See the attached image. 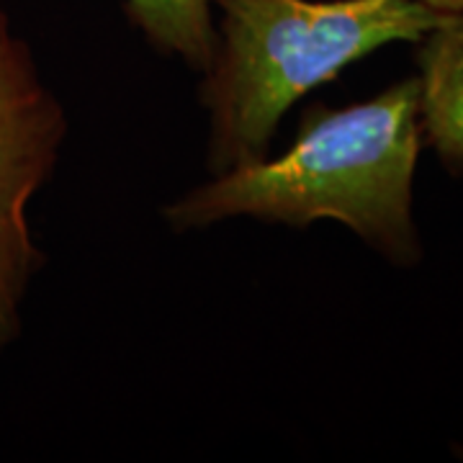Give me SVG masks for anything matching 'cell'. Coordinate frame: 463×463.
Returning a JSON list of instances; mask_svg holds the SVG:
<instances>
[{
    "mask_svg": "<svg viewBox=\"0 0 463 463\" xmlns=\"http://www.w3.org/2000/svg\"><path fill=\"white\" fill-rule=\"evenodd\" d=\"M65 134V109L0 0V355L21 332L24 298L44 263L26 212L52 178Z\"/></svg>",
    "mask_w": 463,
    "mask_h": 463,
    "instance_id": "cell-3",
    "label": "cell"
},
{
    "mask_svg": "<svg viewBox=\"0 0 463 463\" xmlns=\"http://www.w3.org/2000/svg\"><path fill=\"white\" fill-rule=\"evenodd\" d=\"M420 147V83L407 78L340 111L309 106L283 157L214 175L167 206L165 219L175 232L240 214L288 227L335 219L394 265L412 268L422 258L412 219Z\"/></svg>",
    "mask_w": 463,
    "mask_h": 463,
    "instance_id": "cell-1",
    "label": "cell"
},
{
    "mask_svg": "<svg viewBox=\"0 0 463 463\" xmlns=\"http://www.w3.org/2000/svg\"><path fill=\"white\" fill-rule=\"evenodd\" d=\"M425 5H430L435 11H443V14H456L463 11V0H422Z\"/></svg>",
    "mask_w": 463,
    "mask_h": 463,
    "instance_id": "cell-6",
    "label": "cell"
},
{
    "mask_svg": "<svg viewBox=\"0 0 463 463\" xmlns=\"http://www.w3.org/2000/svg\"><path fill=\"white\" fill-rule=\"evenodd\" d=\"M417 62L422 139L463 173V11L446 14L420 39Z\"/></svg>",
    "mask_w": 463,
    "mask_h": 463,
    "instance_id": "cell-4",
    "label": "cell"
},
{
    "mask_svg": "<svg viewBox=\"0 0 463 463\" xmlns=\"http://www.w3.org/2000/svg\"><path fill=\"white\" fill-rule=\"evenodd\" d=\"M219 42L201 88L209 170L263 163L283 114L392 42H420L443 21L422 0H212Z\"/></svg>",
    "mask_w": 463,
    "mask_h": 463,
    "instance_id": "cell-2",
    "label": "cell"
},
{
    "mask_svg": "<svg viewBox=\"0 0 463 463\" xmlns=\"http://www.w3.org/2000/svg\"><path fill=\"white\" fill-rule=\"evenodd\" d=\"M127 14L157 50L201 72L212 65L219 42L212 0H127Z\"/></svg>",
    "mask_w": 463,
    "mask_h": 463,
    "instance_id": "cell-5",
    "label": "cell"
}]
</instances>
